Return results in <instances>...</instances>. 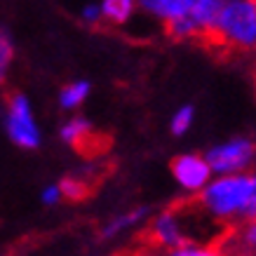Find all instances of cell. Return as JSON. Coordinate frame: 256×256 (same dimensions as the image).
<instances>
[{"label":"cell","mask_w":256,"mask_h":256,"mask_svg":"<svg viewBox=\"0 0 256 256\" xmlns=\"http://www.w3.org/2000/svg\"><path fill=\"white\" fill-rule=\"evenodd\" d=\"M198 210L212 224L230 228L252 218V170L214 174L198 193Z\"/></svg>","instance_id":"cell-1"},{"label":"cell","mask_w":256,"mask_h":256,"mask_svg":"<svg viewBox=\"0 0 256 256\" xmlns=\"http://www.w3.org/2000/svg\"><path fill=\"white\" fill-rule=\"evenodd\" d=\"M212 40L230 52H256V0H226Z\"/></svg>","instance_id":"cell-2"},{"label":"cell","mask_w":256,"mask_h":256,"mask_svg":"<svg viewBox=\"0 0 256 256\" xmlns=\"http://www.w3.org/2000/svg\"><path fill=\"white\" fill-rule=\"evenodd\" d=\"M5 132L14 146L24 150H36L42 144V132H40L38 118L33 110V104L26 94L16 92L8 99L5 108Z\"/></svg>","instance_id":"cell-3"},{"label":"cell","mask_w":256,"mask_h":256,"mask_svg":"<svg viewBox=\"0 0 256 256\" xmlns=\"http://www.w3.org/2000/svg\"><path fill=\"white\" fill-rule=\"evenodd\" d=\"M204 158L214 174L249 172L256 164V141L252 136H230L207 148Z\"/></svg>","instance_id":"cell-4"},{"label":"cell","mask_w":256,"mask_h":256,"mask_svg":"<svg viewBox=\"0 0 256 256\" xmlns=\"http://www.w3.org/2000/svg\"><path fill=\"white\" fill-rule=\"evenodd\" d=\"M224 5L226 0H195L186 14L167 24L164 28L174 40L212 38V31L216 26V19Z\"/></svg>","instance_id":"cell-5"},{"label":"cell","mask_w":256,"mask_h":256,"mask_svg":"<svg viewBox=\"0 0 256 256\" xmlns=\"http://www.w3.org/2000/svg\"><path fill=\"white\" fill-rule=\"evenodd\" d=\"M148 238L160 252L172 247H178L188 240H195L190 224H188V212L184 210H162L148 221Z\"/></svg>","instance_id":"cell-6"},{"label":"cell","mask_w":256,"mask_h":256,"mask_svg":"<svg viewBox=\"0 0 256 256\" xmlns=\"http://www.w3.org/2000/svg\"><path fill=\"white\" fill-rule=\"evenodd\" d=\"M170 170L176 186L188 195H198L214 176L207 158L200 156V153H181L172 160Z\"/></svg>","instance_id":"cell-7"},{"label":"cell","mask_w":256,"mask_h":256,"mask_svg":"<svg viewBox=\"0 0 256 256\" xmlns=\"http://www.w3.org/2000/svg\"><path fill=\"white\" fill-rule=\"evenodd\" d=\"M148 218H150V210H148L146 204H139V207L127 210V212H120V214L110 216L106 224L101 226L99 238L101 240H116L120 235L130 233V230H136L139 226L148 224Z\"/></svg>","instance_id":"cell-8"},{"label":"cell","mask_w":256,"mask_h":256,"mask_svg":"<svg viewBox=\"0 0 256 256\" xmlns=\"http://www.w3.org/2000/svg\"><path fill=\"white\" fill-rule=\"evenodd\" d=\"M221 247L228 256H256V218L230 226V230L221 240Z\"/></svg>","instance_id":"cell-9"},{"label":"cell","mask_w":256,"mask_h":256,"mask_svg":"<svg viewBox=\"0 0 256 256\" xmlns=\"http://www.w3.org/2000/svg\"><path fill=\"white\" fill-rule=\"evenodd\" d=\"M193 2L195 0H136V10L148 19L167 26L174 19L186 14Z\"/></svg>","instance_id":"cell-10"},{"label":"cell","mask_w":256,"mask_h":256,"mask_svg":"<svg viewBox=\"0 0 256 256\" xmlns=\"http://www.w3.org/2000/svg\"><path fill=\"white\" fill-rule=\"evenodd\" d=\"M62 141L70 148H85L90 141L94 139V127L92 122L82 116H70L66 122L62 124Z\"/></svg>","instance_id":"cell-11"},{"label":"cell","mask_w":256,"mask_h":256,"mask_svg":"<svg viewBox=\"0 0 256 256\" xmlns=\"http://www.w3.org/2000/svg\"><path fill=\"white\" fill-rule=\"evenodd\" d=\"M99 8L104 22L110 24V26H124L139 12L136 0H99Z\"/></svg>","instance_id":"cell-12"},{"label":"cell","mask_w":256,"mask_h":256,"mask_svg":"<svg viewBox=\"0 0 256 256\" xmlns=\"http://www.w3.org/2000/svg\"><path fill=\"white\" fill-rule=\"evenodd\" d=\"M92 85L87 80H70L59 90V106L64 110H78L90 99Z\"/></svg>","instance_id":"cell-13"},{"label":"cell","mask_w":256,"mask_h":256,"mask_svg":"<svg viewBox=\"0 0 256 256\" xmlns=\"http://www.w3.org/2000/svg\"><path fill=\"white\" fill-rule=\"evenodd\" d=\"M160 256H228L221 242H198V240H188L178 247L164 249Z\"/></svg>","instance_id":"cell-14"},{"label":"cell","mask_w":256,"mask_h":256,"mask_svg":"<svg viewBox=\"0 0 256 256\" xmlns=\"http://www.w3.org/2000/svg\"><path fill=\"white\" fill-rule=\"evenodd\" d=\"M59 188H62L64 200H68V202H80V200H85L87 195H90V184H87L80 174L64 176L62 181H59Z\"/></svg>","instance_id":"cell-15"},{"label":"cell","mask_w":256,"mask_h":256,"mask_svg":"<svg viewBox=\"0 0 256 256\" xmlns=\"http://www.w3.org/2000/svg\"><path fill=\"white\" fill-rule=\"evenodd\" d=\"M12 64H14V42L5 28H0V87L8 82Z\"/></svg>","instance_id":"cell-16"},{"label":"cell","mask_w":256,"mask_h":256,"mask_svg":"<svg viewBox=\"0 0 256 256\" xmlns=\"http://www.w3.org/2000/svg\"><path fill=\"white\" fill-rule=\"evenodd\" d=\"M193 122H195V108L190 104H186V106H178L174 110V116L170 120V130L174 136H184V134L190 132Z\"/></svg>","instance_id":"cell-17"},{"label":"cell","mask_w":256,"mask_h":256,"mask_svg":"<svg viewBox=\"0 0 256 256\" xmlns=\"http://www.w3.org/2000/svg\"><path fill=\"white\" fill-rule=\"evenodd\" d=\"M78 16H80V22L85 24V26H99V24L104 22L99 2H85V5L80 8Z\"/></svg>","instance_id":"cell-18"},{"label":"cell","mask_w":256,"mask_h":256,"mask_svg":"<svg viewBox=\"0 0 256 256\" xmlns=\"http://www.w3.org/2000/svg\"><path fill=\"white\" fill-rule=\"evenodd\" d=\"M40 200H42V204H47V207H54V204H59V202L64 200L59 184H47V186L40 190Z\"/></svg>","instance_id":"cell-19"},{"label":"cell","mask_w":256,"mask_h":256,"mask_svg":"<svg viewBox=\"0 0 256 256\" xmlns=\"http://www.w3.org/2000/svg\"><path fill=\"white\" fill-rule=\"evenodd\" d=\"M254 82H256V73H254Z\"/></svg>","instance_id":"cell-20"}]
</instances>
